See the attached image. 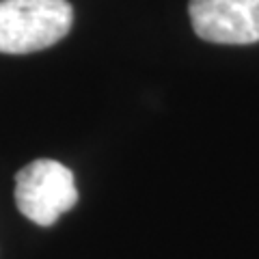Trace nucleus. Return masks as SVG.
Instances as JSON below:
<instances>
[{
	"mask_svg": "<svg viewBox=\"0 0 259 259\" xmlns=\"http://www.w3.org/2000/svg\"><path fill=\"white\" fill-rule=\"evenodd\" d=\"M71 22L67 0H0V52L46 50L67 35Z\"/></svg>",
	"mask_w": 259,
	"mask_h": 259,
	"instance_id": "nucleus-1",
	"label": "nucleus"
},
{
	"mask_svg": "<svg viewBox=\"0 0 259 259\" xmlns=\"http://www.w3.org/2000/svg\"><path fill=\"white\" fill-rule=\"evenodd\" d=\"M78 201L74 175L56 160H35L15 175V203L28 221L50 227Z\"/></svg>",
	"mask_w": 259,
	"mask_h": 259,
	"instance_id": "nucleus-2",
	"label": "nucleus"
},
{
	"mask_svg": "<svg viewBox=\"0 0 259 259\" xmlns=\"http://www.w3.org/2000/svg\"><path fill=\"white\" fill-rule=\"evenodd\" d=\"M194 32L212 44L246 46L259 41V0H190Z\"/></svg>",
	"mask_w": 259,
	"mask_h": 259,
	"instance_id": "nucleus-3",
	"label": "nucleus"
}]
</instances>
